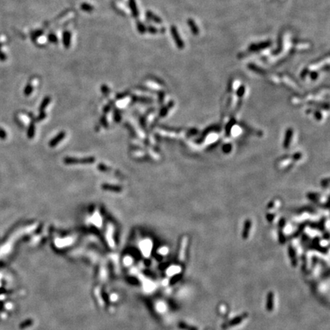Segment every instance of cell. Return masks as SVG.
<instances>
[{"mask_svg":"<svg viewBox=\"0 0 330 330\" xmlns=\"http://www.w3.org/2000/svg\"><path fill=\"white\" fill-rule=\"evenodd\" d=\"M146 15H148V17L149 18H151V20H153L154 21H155V22H157V23H161L162 22L161 19H160L159 17H157V15H155L154 14H153L152 12H151V11H148L147 13H146Z\"/></svg>","mask_w":330,"mask_h":330,"instance_id":"cell-7","label":"cell"},{"mask_svg":"<svg viewBox=\"0 0 330 330\" xmlns=\"http://www.w3.org/2000/svg\"><path fill=\"white\" fill-rule=\"evenodd\" d=\"M81 8L84 10V11H91L93 9V6H91V5H89V4H87V3L82 4Z\"/></svg>","mask_w":330,"mask_h":330,"instance_id":"cell-8","label":"cell"},{"mask_svg":"<svg viewBox=\"0 0 330 330\" xmlns=\"http://www.w3.org/2000/svg\"><path fill=\"white\" fill-rule=\"evenodd\" d=\"M70 39H71V35L69 31H65L64 33V38H63V41L64 44L66 48H69L70 44Z\"/></svg>","mask_w":330,"mask_h":330,"instance_id":"cell-5","label":"cell"},{"mask_svg":"<svg viewBox=\"0 0 330 330\" xmlns=\"http://www.w3.org/2000/svg\"><path fill=\"white\" fill-rule=\"evenodd\" d=\"M48 38H49L50 41H51V42L53 43H56L57 41V38H56V36L54 35V34H50L49 36H48Z\"/></svg>","mask_w":330,"mask_h":330,"instance_id":"cell-10","label":"cell"},{"mask_svg":"<svg viewBox=\"0 0 330 330\" xmlns=\"http://www.w3.org/2000/svg\"><path fill=\"white\" fill-rule=\"evenodd\" d=\"M187 24H188V26L190 27L192 33H193L194 35H197V34H199V28H198V26L196 25V22H195L192 18H189V19H188Z\"/></svg>","mask_w":330,"mask_h":330,"instance_id":"cell-3","label":"cell"},{"mask_svg":"<svg viewBox=\"0 0 330 330\" xmlns=\"http://www.w3.org/2000/svg\"><path fill=\"white\" fill-rule=\"evenodd\" d=\"M138 30L139 32L141 33V34H143V33H144L146 31V28H145V26L143 25L142 23L138 22Z\"/></svg>","mask_w":330,"mask_h":330,"instance_id":"cell-9","label":"cell"},{"mask_svg":"<svg viewBox=\"0 0 330 330\" xmlns=\"http://www.w3.org/2000/svg\"><path fill=\"white\" fill-rule=\"evenodd\" d=\"M148 31L149 32L154 34V33L157 32V30L155 28H154V27H148Z\"/></svg>","mask_w":330,"mask_h":330,"instance_id":"cell-12","label":"cell"},{"mask_svg":"<svg viewBox=\"0 0 330 330\" xmlns=\"http://www.w3.org/2000/svg\"><path fill=\"white\" fill-rule=\"evenodd\" d=\"M170 32L172 34V36H173V40H174L175 43H176V46L178 47L180 49H183L184 48V42L183 41V40L180 38V34H179L177 29L175 26H172L170 28Z\"/></svg>","mask_w":330,"mask_h":330,"instance_id":"cell-2","label":"cell"},{"mask_svg":"<svg viewBox=\"0 0 330 330\" xmlns=\"http://www.w3.org/2000/svg\"><path fill=\"white\" fill-rule=\"evenodd\" d=\"M274 294L273 293H269L268 295V300H267V309L271 311L274 307Z\"/></svg>","mask_w":330,"mask_h":330,"instance_id":"cell-4","label":"cell"},{"mask_svg":"<svg viewBox=\"0 0 330 330\" xmlns=\"http://www.w3.org/2000/svg\"><path fill=\"white\" fill-rule=\"evenodd\" d=\"M271 45V41H264V42L258 43V44H251L249 47V48H248V52H258V51H262L265 48H268Z\"/></svg>","mask_w":330,"mask_h":330,"instance_id":"cell-1","label":"cell"},{"mask_svg":"<svg viewBox=\"0 0 330 330\" xmlns=\"http://www.w3.org/2000/svg\"><path fill=\"white\" fill-rule=\"evenodd\" d=\"M129 5L131 8L132 14L135 17H138V10L137 5H136L135 1V0H129Z\"/></svg>","mask_w":330,"mask_h":330,"instance_id":"cell-6","label":"cell"},{"mask_svg":"<svg viewBox=\"0 0 330 330\" xmlns=\"http://www.w3.org/2000/svg\"><path fill=\"white\" fill-rule=\"evenodd\" d=\"M180 327H182V328H187L188 329H190V330H197V329H196V328H193V327H190H190H188V326H186V325H185L184 323H181V324H180Z\"/></svg>","mask_w":330,"mask_h":330,"instance_id":"cell-11","label":"cell"}]
</instances>
